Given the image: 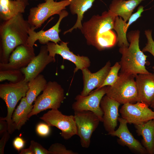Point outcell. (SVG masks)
<instances>
[{
    "label": "cell",
    "mask_w": 154,
    "mask_h": 154,
    "mask_svg": "<svg viewBox=\"0 0 154 154\" xmlns=\"http://www.w3.org/2000/svg\"><path fill=\"white\" fill-rule=\"evenodd\" d=\"M116 16L109 10L101 15H93L82 24L80 30L88 45L99 50L112 47L117 43V36L112 30Z\"/></svg>",
    "instance_id": "1"
},
{
    "label": "cell",
    "mask_w": 154,
    "mask_h": 154,
    "mask_svg": "<svg viewBox=\"0 0 154 154\" xmlns=\"http://www.w3.org/2000/svg\"><path fill=\"white\" fill-rule=\"evenodd\" d=\"M31 26L22 13L4 21L0 26V61L6 64L18 46L28 44L29 31Z\"/></svg>",
    "instance_id": "2"
},
{
    "label": "cell",
    "mask_w": 154,
    "mask_h": 154,
    "mask_svg": "<svg viewBox=\"0 0 154 154\" xmlns=\"http://www.w3.org/2000/svg\"><path fill=\"white\" fill-rule=\"evenodd\" d=\"M139 35L138 30L129 32L127 37L130 42L129 46L122 45L120 47L119 52L122 55L119 62L121 66V72L132 74L135 76L139 74L149 73L145 67L147 56L139 48Z\"/></svg>",
    "instance_id": "3"
},
{
    "label": "cell",
    "mask_w": 154,
    "mask_h": 154,
    "mask_svg": "<svg viewBox=\"0 0 154 154\" xmlns=\"http://www.w3.org/2000/svg\"><path fill=\"white\" fill-rule=\"evenodd\" d=\"M118 75V79L113 85L106 86V95L121 104L137 102L135 76L121 72Z\"/></svg>",
    "instance_id": "4"
},
{
    "label": "cell",
    "mask_w": 154,
    "mask_h": 154,
    "mask_svg": "<svg viewBox=\"0 0 154 154\" xmlns=\"http://www.w3.org/2000/svg\"><path fill=\"white\" fill-rule=\"evenodd\" d=\"M28 89V82L24 79L17 83H5L0 85V97L5 102L7 110L6 116L1 118L7 122V131L10 134L14 131L12 122L13 111L19 101L26 96Z\"/></svg>",
    "instance_id": "5"
},
{
    "label": "cell",
    "mask_w": 154,
    "mask_h": 154,
    "mask_svg": "<svg viewBox=\"0 0 154 154\" xmlns=\"http://www.w3.org/2000/svg\"><path fill=\"white\" fill-rule=\"evenodd\" d=\"M64 98V90L60 84L56 81L47 82L42 93L35 101L29 118L48 109H58Z\"/></svg>",
    "instance_id": "6"
},
{
    "label": "cell",
    "mask_w": 154,
    "mask_h": 154,
    "mask_svg": "<svg viewBox=\"0 0 154 154\" xmlns=\"http://www.w3.org/2000/svg\"><path fill=\"white\" fill-rule=\"evenodd\" d=\"M72 0H62L58 2L54 0H44L36 6L30 8L28 21L35 29L40 27L50 17L59 15L69 6Z\"/></svg>",
    "instance_id": "7"
},
{
    "label": "cell",
    "mask_w": 154,
    "mask_h": 154,
    "mask_svg": "<svg viewBox=\"0 0 154 154\" xmlns=\"http://www.w3.org/2000/svg\"><path fill=\"white\" fill-rule=\"evenodd\" d=\"M74 112L77 135L80 138L82 147L87 148L90 146L92 134L98 126L100 120L90 111Z\"/></svg>",
    "instance_id": "8"
},
{
    "label": "cell",
    "mask_w": 154,
    "mask_h": 154,
    "mask_svg": "<svg viewBox=\"0 0 154 154\" xmlns=\"http://www.w3.org/2000/svg\"><path fill=\"white\" fill-rule=\"evenodd\" d=\"M40 119L50 126H55L61 130V136L65 140H68L77 135L74 117L73 115H65L58 109H51Z\"/></svg>",
    "instance_id": "9"
},
{
    "label": "cell",
    "mask_w": 154,
    "mask_h": 154,
    "mask_svg": "<svg viewBox=\"0 0 154 154\" xmlns=\"http://www.w3.org/2000/svg\"><path fill=\"white\" fill-rule=\"evenodd\" d=\"M106 86L96 89L86 96L80 94L76 96L72 105L74 112L89 111L95 113L99 118L100 121H103V112L100 106L101 100L106 94Z\"/></svg>",
    "instance_id": "10"
},
{
    "label": "cell",
    "mask_w": 154,
    "mask_h": 154,
    "mask_svg": "<svg viewBox=\"0 0 154 154\" xmlns=\"http://www.w3.org/2000/svg\"><path fill=\"white\" fill-rule=\"evenodd\" d=\"M149 107L141 102L134 104L127 103L123 104L119 112L121 117L127 123L137 125L154 119V111Z\"/></svg>",
    "instance_id": "11"
},
{
    "label": "cell",
    "mask_w": 154,
    "mask_h": 154,
    "mask_svg": "<svg viewBox=\"0 0 154 154\" xmlns=\"http://www.w3.org/2000/svg\"><path fill=\"white\" fill-rule=\"evenodd\" d=\"M68 42L61 41L59 44L52 42L46 44L49 55L55 58L56 54L60 55L64 59L69 60L76 66L74 72L79 70H82L85 68H88L90 65V62L87 56H80L74 54L71 51L68 46Z\"/></svg>",
    "instance_id": "12"
},
{
    "label": "cell",
    "mask_w": 154,
    "mask_h": 154,
    "mask_svg": "<svg viewBox=\"0 0 154 154\" xmlns=\"http://www.w3.org/2000/svg\"><path fill=\"white\" fill-rule=\"evenodd\" d=\"M35 56L33 47L28 44L20 45L12 52L7 63H0V70H20L27 66Z\"/></svg>",
    "instance_id": "13"
},
{
    "label": "cell",
    "mask_w": 154,
    "mask_h": 154,
    "mask_svg": "<svg viewBox=\"0 0 154 154\" xmlns=\"http://www.w3.org/2000/svg\"><path fill=\"white\" fill-rule=\"evenodd\" d=\"M59 18L56 23L48 30H41L36 32L34 28L31 27L29 31L28 44L33 47L35 42L38 40L41 44L45 45L49 41L55 43H60L62 41L59 36L61 30L59 29L62 20L68 15V12L65 10H62L58 15Z\"/></svg>",
    "instance_id": "14"
},
{
    "label": "cell",
    "mask_w": 154,
    "mask_h": 154,
    "mask_svg": "<svg viewBox=\"0 0 154 154\" xmlns=\"http://www.w3.org/2000/svg\"><path fill=\"white\" fill-rule=\"evenodd\" d=\"M55 61V59L49 55L46 44L42 46L38 54L27 66L20 69L24 76V80L28 82L33 80L40 74L47 65Z\"/></svg>",
    "instance_id": "15"
},
{
    "label": "cell",
    "mask_w": 154,
    "mask_h": 154,
    "mask_svg": "<svg viewBox=\"0 0 154 154\" xmlns=\"http://www.w3.org/2000/svg\"><path fill=\"white\" fill-rule=\"evenodd\" d=\"M118 128L109 135L118 138L117 142L120 145L127 147L132 152L139 154H147V152L141 143L134 138L129 131L127 122L122 117H119Z\"/></svg>",
    "instance_id": "16"
},
{
    "label": "cell",
    "mask_w": 154,
    "mask_h": 154,
    "mask_svg": "<svg viewBox=\"0 0 154 154\" xmlns=\"http://www.w3.org/2000/svg\"><path fill=\"white\" fill-rule=\"evenodd\" d=\"M120 104L106 95L102 98L100 106L103 112L104 128L110 135L115 130L119 116L118 109Z\"/></svg>",
    "instance_id": "17"
},
{
    "label": "cell",
    "mask_w": 154,
    "mask_h": 154,
    "mask_svg": "<svg viewBox=\"0 0 154 154\" xmlns=\"http://www.w3.org/2000/svg\"><path fill=\"white\" fill-rule=\"evenodd\" d=\"M111 65L110 62L108 61L103 67L94 73H92L88 68H85L82 70L83 88L80 94L82 96H86L94 89L99 88L110 69Z\"/></svg>",
    "instance_id": "18"
},
{
    "label": "cell",
    "mask_w": 154,
    "mask_h": 154,
    "mask_svg": "<svg viewBox=\"0 0 154 154\" xmlns=\"http://www.w3.org/2000/svg\"><path fill=\"white\" fill-rule=\"evenodd\" d=\"M138 102L150 106L154 99V73L139 74L135 76Z\"/></svg>",
    "instance_id": "19"
},
{
    "label": "cell",
    "mask_w": 154,
    "mask_h": 154,
    "mask_svg": "<svg viewBox=\"0 0 154 154\" xmlns=\"http://www.w3.org/2000/svg\"><path fill=\"white\" fill-rule=\"evenodd\" d=\"M144 11L143 6H139L137 11L131 15L127 22L122 19L121 17L116 16L113 29L117 33V43L119 47L122 45L129 46V44L127 41L126 35L127 29L131 24L141 16Z\"/></svg>",
    "instance_id": "20"
},
{
    "label": "cell",
    "mask_w": 154,
    "mask_h": 154,
    "mask_svg": "<svg viewBox=\"0 0 154 154\" xmlns=\"http://www.w3.org/2000/svg\"><path fill=\"white\" fill-rule=\"evenodd\" d=\"M134 125L137 135L142 137L141 143L148 154H154V119Z\"/></svg>",
    "instance_id": "21"
},
{
    "label": "cell",
    "mask_w": 154,
    "mask_h": 154,
    "mask_svg": "<svg viewBox=\"0 0 154 154\" xmlns=\"http://www.w3.org/2000/svg\"><path fill=\"white\" fill-rule=\"evenodd\" d=\"M143 0H112L109 10L127 21L134 9Z\"/></svg>",
    "instance_id": "22"
},
{
    "label": "cell",
    "mask_w": 154,
    "mask_h": 154,
    "mask_svg": "<svg viewBox=\"0 0 154 154\" xmlns=\"http://www.w3.org/2000/svg\"><path fill=\"white\" fill-rule=\"evenodd\" d=\"M95 0H72L69 6L71 13L73 15L76 14L77 19L73 26L68 30L65 31L64 35L69 32H71L74 29L81 30L82 27V21L84 13L92 6Z\"/></svg>",
    "instance_id": "23"
},
{
    "label": "cell",
    "mask_w": 154,
    "mask_h": 154,
    "mask_svg": "<svg viewBox=\"0 0 154 154\" xmlns=\"http://www.w3.org/2000/svg\"><path fill=\"white\" fill-rule=\"evenodd\" d=\"M33 106L28 103L25 96L21 99L12 117V122L14 131L20 130L29 120L28 116L32 111Z\"/></svg>",
    "instance_id": "24"
},
{
    "label": "cell",
    "mask_w": 154,
    "mask_h": 154,
    "mask_svg": "<svg viewBox=\"0 0 154 154\" xmlns=\"http://www.w3.org/2000/svg\"><path fill=\"white\" fill-rule=\"evenodd\" d=\"M26 7L22 2L15 0H0V17L8 20L19 13L25 12Z\"/></svg>",
    "instance_id": "25"
},
{
    "label": "cell",
    "mask_w": 154,
    "mask_h": 154,
    "mask_svg": "<svg viewBox=\"0 0 154 154\" xmlns=\"http://www.w3.org/2000/svg\"><path fill=\"white\" fill-rule=\"evenodd\" d=\"M47 83L44 76L40 74L28 82L29 89L25 97L29 104H32L39 94L45 89Z\"/></svg>",
    "instance_id": "26"
},
{
    "label": "cell",
    "mask_w": 154,
    "mask_h": 154,
    "mask_svg": "<svg viewBox=\"0 0 154 154\" xmlns=\"http://www.w3.org/2000/svg\"><path fill=\"white\" fill-rule=\"evenodd\" d=\"M20 70L10 69L0 70V81L8 80L12 83H17L24 79Z\"/></svg>",
    "instance_id": "27"
},
{
    "label": "cell",
    "mask_w": 154,
    "mask_h": 154,
    "mask_svg": "<svg viewBox=\"0 0 154 154\" xmlns=\"http://www.w3.org/2000/svg\"><path fill=\"white\" fill-rule=\"evenodd\" d=\"M121 68V65L118 62H116L114 66L111 67L105 79L100 88L105 86L113 85L118 78V72Z\"/></svg>",
    "instance_id": "28"
},
{
    "label": "cell",
    "mask_w": 154,
    "mask_h": 154,
    "mask_svg": "<svg viewBox=\"0 0 154 154\" xmlns=\"http://www.w3.org/2000/svg\"><path fill=\"white\" fill-rule=\"evenodd\" d=\"M50 154H77L78 153L67 149L66 147L61 143L52 144L48 149Z\"/></svg>",
    "instance_id": "29"
},
{
    "label": "cell",
    "mask_w": 154,
    "mask_h": 154,
    "mask_svg": "<svg viewBox=\"0 0 154 154\" xmlns=\"http://www.w3.org/2000/svg\"><path fill=\"white\" fill-rule=\"evenodd\" d=\"M145 32L147 39V42L142 51L150 53L154 57V41L152 37V31L148 30H145Z\"/></svg>",
    "instance_id": "30"
},
{
    "label": "cell",
    "mask_w": 154,
    "mask_h": 154,
    "mask_svg": "<svg viewBox=\"0 0 154 154\" xmlns=\"http://www.w3.org/2000/svg\"><path fill=\"white\" fill-rule=\"evenodd\" d=\"M29 147L31 149L33 154H50L48 150L34 140L31 141Z\"/></svg>",
    "instance_id": "31"
},
{
    "label": "cell",
    "mask_w": 154,
    "mask_h": 154,
    "mask_svg": "<svg viewBox=\"0 0 154 154\" xmlns=\"http://www.w3.org/2000/svg\"><path fill=\"white\" fill-rule=\"evenodd\" d=\"M50 126L46 123H40L37 126L36 131L37 134L41 137H46L50 133Z\"/></svg>",
    "instance_id": "32"
},
{
    "label": "cell",
    "mask_w": 154,
    "mask_h": 154,
    "mask_svg": "<svg viewBox=\"0 0 154 154\" xmlns=\"http://www.w3.org/2000/svg\"><path fill=\"white\" fill-rule=\"evenodd\" d=\"M10 133L7 131H6L0 140V154H3L5 145L10 137Z\"/></svg>",
    "instance_id": "33"
},
{
    "label": "cell",
    "mask_w": 154,
    "mask_h": 154,
    "mask_svg": "<svg viewBox=\"0 0 154 154\" xmlns=\"http://www.w3.org/2000/svg\"><path fill=\"white\" fill-rule=\"evenodd\" d=\"M25 144V141L20 137H17L13 141V145L14 148L19 151L23 148Z\"/></svg>",
    "instance_id": "34"
},
{
    "label": "cell",
    "mask_w": 154,
    "mask_h": 154,
    "mask_svg": "<svg viewBox=\"0 0 154 154\" xmlns=\"http://www.w3.org/2000/svg\"><path fill=\"white\" fill-rule=\"evenodd\" d=\"M8 125L6 121L3 119L1 117L0 118V135L3 134L7 131Z\"/></svg>",
    "instance_id": "35"
},
{
    "label": "cell",
    "mask_w": 154,
    "mask_h": 154,
    "mask_svg": "<svg viewBox=\"0 0 154 154\" xmlns=\"http://www.w3.org/2000/svg\"><path fill=\"white\" fill-rule=\"evenodd\" d=\"M20 154H33L31 148L29 147L27 149H23L21 150Z\"/></svg>",
    "instance_id": "36"
},
{
    "label": "cell",
    "mask_w": 154,
    "mask_h": 154,
    "mask_svg": "<svg viewBox=\"0 0 154 154\" xmlns=\"http://www.w3.org/2000/svg\"><path fill=\"white\" fill-rule=\"evenodd\" d=\"M17 1H20L23 3L26 7L29 5V0H15Z\"/></svg>",
    "instance_id": "37"
},
{
    "label": "cell",
    "mask_w": 154,
    "mask_h": 154,
    "mask_svg": "<svg viewBox=\"0 0 154 154\" xmlns=\"http://www.w3.org/2000/svg\"><path fill=\"white\" fill-rule=\"evenodd\" d=\"M150 106L153 109V111H154V99L152 101Z\"/></svg>",
    "instance_id": "38"
},
{
    "label": "cell",
    "mask_w": 154,
    "mask_h": 154,
    "mask_svg": "<svg viewBox=\"0 0 154 154\" xmlns=\"http://www.w3.org/2000/svg\"><path fill=\"white\" fill-rule=\"evenodd\" d=\"M31 0V1H37L39 0Z\"/></svg>",
    "instance_id": "39"
},
{
    "label": "cell",
    "mask_w": 154,
    "mask_h": 154,
    "mask_svg": "<svg viewBox=\"0 0 154 154\" xmlns=\"http://www.w3.org/2000/svg\"><path fill=\"white\" fill-rule=\"evenodd\" d=\"M152 68L154 70V66L152 67Z\"/></svg>",
    "instance_id": "40"
}]
</instances>
